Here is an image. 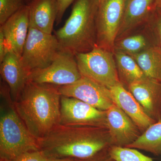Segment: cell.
Masks as SVG:
<instances>
[{
  "label": "cell",
  "instance_id": "1",
  "mask_svg": "<svg viewBox=\"0 0 161 161\" xmlns=\"http://www.w3.org/2000/svg\"><path fill=\"white\" fill-rule=\"evenodd\" d=\"M38 142L47 158L74 160L91 158L111 146L106 127L60 124Z\"/></svg>",
  "mask_w": 161,
  "mask_h": 161
},
{
  "label": "cell",
  "instance_id": "2",
  "mask_svg": "<svg viewBox=\"0 0 161 161\" xmlns=\"http://www.w3.org/2000/svg\"><path fill=\"white\" fill-rule=\"evenodd\" d=\"M61 96L58 86L28 80L13 102L16 112L37 139L46 136L60 124Z\"/></svg>",
  "mask_w": 161,
  "mask_h": 161
},
{
  "label": "cell",
  "instance_id": "3",
  "mask_svg": "<svg viewBox=\"0 0 161 161\" xmlns=\"http://www.w3.org/2000/svg\"><path fill=\"white\" fill-rule=\"evenodd\" d=\"M99 0H75L69 18L54 32L61 50L74 54L87 53L97 46L96 17Z\"/></svg>",
  "mask_w": 161,
  "mask_h": 161
},
{
  "label": "cell",
  "instance_id": "4",
  "mask_svg": "<svg viewBox=\"0 0 161 161\" xmlns=\"http://www.w3.org/2000/svg\"><path fill=\"white\" fill-rule=\"evenodd\" d=\"M6 107L0 118V158L13 161L25 153L40 150L38 140L19 117L13 100Z\"/></svg>",
  "mask_w": 161,
  "mask_h": 161
},
{
  "label": "cell",
  "instance_id": "5",
  "mask_svg": "<svg viewBox=\"0 0 161 161\" xmlns=\"http://www.w3.org/2000/svg\"><path fill=\"white\" fill-rule=\"evenodd\" d=\"M60 50L54 35L43 32L30 24L29 32L20 60L29 75L33 71L49 65Z\"/></svg>",
  "mask_w": 161,
  "mask_h": 161
},
{
  "label": "cell",
  "instance_id": "6",
  "mask_svg": "<svg viewBox=\"0 0 161 161\" xmlns=\"http://www.w3.org/2000/svg\"><path fill=\"white\" fill-rule=\"evenodd\" d=\"M82 77L108 88L121 83L114 53L97 46L91 51L75 55Z\"/></svg>",
  "mask_w": 161,
  "mask_h": 161
},
{
  "label": "cell",
  "instance_id": "7",
  "mask_svg": "<svg viewBox=\"0 0 161 161\" xmlns=\"http://www.w3.org/2000/svg\"><path fill=\"white\" fill-rule=\"evenodd\" d=\"M81 77L75 55L61 50L48 66L32 71L28 76V80L64 86L75 83Z\"/></svg>",
  "mask_w": 161,
  "mask_h": 161
},
{
  "label": "cell",
  "instance_id": "8",
  "mask_svg": "<svg viewBox=\"0 0 161 161\" xmlns=\"http://www.w3.org/2000/svg\"><path fill=\"white\" fill-rule=\"evenodd\" d=\"M125 0H104L96 17L97 46L114 52L123 14Z\"/></svg>",
  "mask_w": 161,
  "mask_h": 161
},
{
  "label": "cell",
  "instance_id": "9",
  "mask_svg": "<svg viewBox=\"0 0 161 161\" xmlns=\"http://www.w3.org/2000/svg\"><path fill=\"white\" fill-rule=\"evenodd\" d=\"M60 125L107 128L106 111L77 98L61 96Z\"/></svg>",
  "mask_w": 161,
  "mask_h": 161
},
{
  "label": "cell",
  "instance_id": "10",
  "mask_svg": "<svg viewBox=\"0 0 161 161\" xmlns=\"http://www.w3.org/2000/svg\"><path fill=\"white\" fill-rule=\"evenodd\" d=\"M58 90L61 96L77 98L102 111L114 103L109 89L84 77L72 84L58 86Z\"/></svg>",
  "mask_w": 161,
  "mask_h": 161
},
{
  "label": "cell",
  "instance_id": "11",
  "mask_svg": "<svg viewBox=\"0 0 161 161\" xmlns=\"http://www.w3.org/2000/svg\"><path fill=\"white\" fill-rule=\"evenodd\" d=\"M106 111L111 146L127 147L142 134L134 122L115 104Z\"/></svg>",
  "mask_w": 161,
  "mask_h": 161
},
{
  "label": "cell",
  "instance_id": "12",
  "mask_svg": "<svg viewBox=\"0 0 161 161\" xmlns=\"http://www.w3.org/2000/svg\"><path fill=\"white\" fill-rule=\"evenodd\" d=\"M29 27V8L27 4L0 26L8 53L12 52L21 57Z\"/></svg>",
  "mask_w": 161,
  "mask_h": 161
},
{
  "label": "cell",
  "instance_id": "13",
  "mask_svg": "<svg viewBox=\"0 0 161 161\" xmlns=\"http://www.w3.org/2000/svg\"><path fill=\"white\" fill-rule=\"evenodd\" d=\"M147 115L156 121L161 120V83L146 77L128 86Z\"/></svg>",
  "mask_w": 161,
  "mask_h": 161
},
{
  "label": "cell",
  "instance_id": "14",
  "mask_svg": "<svg viewBox=\"0 0 161 161\" xmlns=\"http://www.w3.org/2000/svg\"><path fill=\"white\" fill-rule=\"evenodd\" d=\"M110 90L114 103L132 119L142 133L157 122L147 115L140 104L122 84L119 83Z\"/></svg>",
  "mask_w": 161,
  "mask_h": 161
},
{
  "label": "cell",
  "instance_id": "15",
  "mask_svg": "<svg viewBox=\"0 0 161 161\" xmlns=\"http://www.w3.org/2000/svg\"><path fill=\"white\" fill-rule=\"evenodd\" d=\"M155 9L154 0H125L117 39L125 36L141 24L148 22Z\"/></svg>",
  "mask_w": 161,
  "mask_h": 161
},
{
  "label": "cell",
  "instance_id": "16",
  "mask_svg": "<svg viewBox=\"0 0 161 161\" xmlns=\"http://www.w3.org/2000/svg\"><path fill=\"white\" fill-rule=\"evenodd\" d=\"M0 64L2 79L9 87L12 99L14 102L28 81L29 74L23 68L20 57L12 52L8 53Z\"/></svg>",
  "mask_w": 161,
  "mask_h": 161
},
{
  "label": "cell",
  "instance_id": "17",
  "mask_svg": "<svg viewBox=\"0 0 161 161\" xmlns=\"http://www.w3.org/2000/svg\"><path fill=\"white\" fill-rule=\"evenodd\" d=\"M30 24L43 32L52 34L58 14V0H31Z\"/></svg>",
  "mask_w": 161,
  "mask_h": 161
},
{
  "label": "cell",
  "instance_id": "18",
  "mask_svg": "<svg viewBox=\"0 0 161 161\" xmlns=\"http://www.w3.org/2000/svg\"><path fill=\"white\" fill-rule=\"evenodd\" d=\"M119 77L123 85L127 87L147 77L132 56L120 51H114Z\"/></svg>",
  "mask_w": 161,
  "mask_h": 161
},
{
  "label": "cell",
  "instance_id": "19",
  "mask_svg": "<svg viewBox=\"0 0 161 161\" xmlns=\"http://www.w3.org/2000/svg\"><path fill=\"white\" fill-rule=\"evenodd\" d=\"M148 78L161 83V47L150 45L143 51L131 55Z\"/></svg>",
  "mask_w": 161,
  "mask_h": 161
},
{
  "label": "cell",
  "instance_id": "20",
  "mask_svg": "<svg viewBox=\"0 0 161 161\" xmlns=\"http://www.w3.org/2000/svg\"><path fill=\"white\" fill-rule=\"evenodd\" d=\"M150 152L157 156L161 154V120L150 125L132 143L127 146Z\"/></svg>",
  "mask_w": 161,
  "mask_h": 161
},
{
  "label": "cell",
  "instance_id": "21",
  "mask_svg": "<svg viewBox=\"0 0 161 161\" xmlns=\"http://www.w3.org/2000/svg\"><path fill=\"white\" fill-rule=\"evenodd\" d=\"M150 46L145 36L136 34L118 40L115 42L114 50L120 51L130 55H134L143 51Z\"/></svg>",
  "mask_w": 161,
  "mask_h": 161
},
{
  "label": "cell",
  "instance_id": "22",
  "mask_svg": "<svg viewBox=\"0 0 161 161\" xmlns=\"http://www.w3.org/2000/svg\"><path fill=\"white\" fill-rule=\"evenodd\" d=\"M108 151L115 161H155L134 148L111 146Z\"/></svg>",
  "mask_w": 161,
  "mask_h": 161
},
{
  "label": "cell",
  "instance_id": "23",
  "mask_svg": "<svg viewBox=\"0 0 161 161\" xmlns=\"http://www.w3.org/2000/svg\"><path fill=\"white\" fill-rule=\"evenodd\" d=\"M27 0H0V24L3 25L25 5Z\"/></svg>",
  "mask_w": 161,
  "mask_h": 161
},
{
  "label": "cell",
  "instance_id": "24",
  "mask_svg": "<svg viewBox=\"0 0 161 161\" xmlns=\"http://www.w3.org/2000/svg\"><path fill=\"white\" fill-rule=\"evenodd\" d=\"M147 23L151 25V28L161 47V8H156Z\"/></svg>",
  "mask_w": 161,
  "mask_h": 161
},
{
  "label": "cell",
  "instance_id": "25",
  "mask_svg": "<svg viewBox=\"0 0 161 161\" xmlns=\"http://www.w3.org/2000/svg\"><path fill=\"white\" fill-rule=\"evenodd\" d=\"M47 159L42 152L37 150L23 153L13 161H46Z\"/></svg>",
  "mask_w": 161,
  "mask_h": 161
},
{
  "label": "cell",
  "instance_id": "26",
  "mask_svg": "<svg viewBox=\"0 0 161 161\" xmlns=\"http://www.w3.org/2000/svg\"><path fill=\"white\" fill-rule=\"evenodd\" d=\"M75 0H58V14L56 20V24L58 25L62 21L64 13L70 5L75 2Z\"/></svg>",
  "mask_w": 161,
  "mask_h": 161
},
{
  "label": "cell",
  "instance_id": "27",
  "mask_svg": "<svg viewBox=\"0 0 161 161\" xmlns=\"http://www.w3.org/2000/svg\"><path fill=\"white\" fill-rule=\"evenodd\" d=\"M108 149L101 151L91 158L83 160H74L75 161H115L111 157Z\"/></svg>",
  "mask_w": 161,
  "mask_h": 161
},
{
  "label": "cell",
  "instance_id": "28",
  "mask_svg": "<svg viewBox=\"0 0 161 161\" xmlns=\"http://www.w3.org/2000/svg\"><path fill=\"white\" fill-rule=\"evenodd\" d=\"M8 53L4 34L0 28V63H2Z\"/></svg>",
  "mask_w": 161,
  "mask_h": 161
},
{
  "label": "cell",
  "instance_id": "29",
  "mask_svg": "<svg viewBox=\"0 0 161 161\" xmlns=\"http://www.w3.org/2000/svg\"><path fill=\"white\" fill-rule=\"evenodd\" d=\"M46 161H75V160L69 158H47Z\"/></svg>",
  "mask_w": 161,
  "mask_h": 161
},
{
  "label": "cell",
  "instance_id": "30",
  "mask_svg": "<svg viewBox=\"0 0 161 161\" xmlns=\"http://www.w3.org/2000/svg\"><path fill=\"white\" fill-rule=\"evenodd\" d=\"M155 8H161V0H154Z\"/></svg>",
  "mask_w": 161,
  "mask_h": 161
},
{
  "label": "cell",
  "instance_id": "31",
  "mask_svg": "<svg viewBox=\"0 0 161 161\" xmlns=\"http://www.w3.org/2000/svg\"><path fill=\"white\" fill-rule=\"evenodd\" d=\"M0 161H7L6 160L4 159L0 158Z\"/></svg>",
  "mask_w": 161,
  "mask_h": 161
},
{
  "label": "cell",
  "instance_id": "32",
  "mask_svg": "<svg viewBox=\"0 0 161 161\" xmlns=\"http://www.w3.org/2000/svg\"><path fill=\"white\" fill-rule=\"evenodd\" d=\"M104 0H99V3H101V2H103Z\"/></svg>",
  "mask_w": 161,
  "mask_h": 161
},
{
  "label": "cell",
  "instance_id": "33",
  "mask_svg": "<svg viewBox=\"0 0 161 161\" xmlns=\"http://www.w3.org/2000/svg\"><path fill=\"white\" fill-rule=\"evenodd\" d=\"M31 1V0H27V3H29Z\"/></svg>",
  "mask_w": 161,
  "mask_h": 161
}]
</instances>
